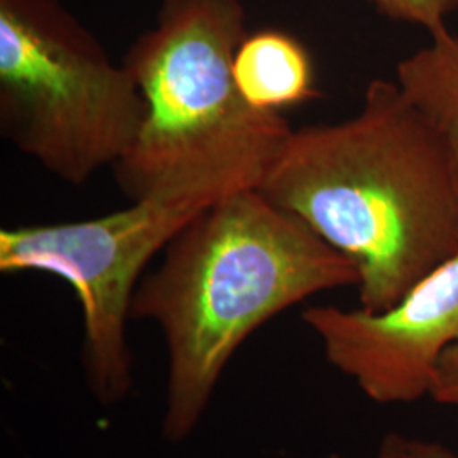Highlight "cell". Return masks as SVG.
Wrapping results in <instances>:
<instances>
[{
	"mask_svg": "<svg viewBox=\"0 0 458 458\" xmlns=\"http://www.w3.org/2000/svg\"><path fill=\"white\" fill-rule=\"evenodd\" d=\"M257 189L355 265L365 311L458 253L457 168L395 81L369 83L342 123L293 130Z\"/></svg>",
	"mask_w": 458,
	"mask_h": 458,
	"instance_id": "obj_1",
	"label": "cell"
},
{
	"mask_svg": "<svg viewBox=\"0 0 458 458\" xmlns=\"http://www.w3.org/2000/svg\"><path fill=\"white\" fill-rule=\"evenodd\" d=\"M143 276L131 319L160 327L166 348L162 433L187 440L240 346L312 295L359 284L355 265L257 187L199 214Z\"/></svg>",
	"mask_w": 458,
	"mask_h": 458,
	"instance_id": "obj_2",
	"label": "cell"
},
{
	"mask_svg": "<svg viewBox=\"0 0 458 458\" xmlns=\"http://www.w3.org/2000/svg\"><path fill=\"white\" fill-rule=\"evenodd\" d=\"M246 34L242 0H164L155 26L128 49L123 64L147 117L113 170L131 200L200 166L272 164L293 128L280 113L251 107L238 90L233 66Z\"/></svg>",
	"mask_w": 458,
	"mask_h": 458,
	"instance_id": "obj_3",
	"label": "cell"
},
{
	"mask_svg": "<svg viewBox=\"0 0 458 458\" xmlns=\"http://www.w3.org/2000/svg\"><path fill=\"white\" fill-rule=\"evenodd\" d=\"M268 164L231 160L182 172L131 206L94 219L0 229V272L65 280L82 310V367L102 406L132 391L128 344L134 291L158 251L223 197L257 187Z\"/></svg>",
	"mask_w": 458,
	"mask_h": 458,
	"instance_id": "obj_4",
	"label": "cell"
},
{
	"mask_svg": "<svg viewBox=\"0 0 458 458\" xmlns=\"http://www.w3.org/2000/svg\"><path fill=\"white\" fill-rule=\"evenodd\" d=\"M147 102L128 66L58 0H0V134L83 185L138 140Z\"/></svg>",
	"mask_w": 458,
	"mask_h": 458,
	"instance_id": "obj_5",
	"label": "cell"
},
{
	"mask_svg": "<svg viewBox=\"0 0 458 458\" xmlns=\"http://www.w3.org/2000/svg\"><path fill=\"white\" fill-rule=\"evenodd\" d=\"M302 321L370 401L411 404L428 395L440 357L458 344V253L386 311L314 306Z\"/></svg>",
	"mask_w": 458,
	"mask_h": 458,
	"instance_id": "obj_6",
	"label": "cell"
},
{
	"mask_svg": "<svg viewBox=\"0 0 458 458\" xmlns=\"http://www.w3.org/2000/svg\"><path fill=\"white\" fill-rule=\"evenodd\" d=\"M233 70L242 98L259 111L280 113L318 96L308 49L284 31L246 34Z\"/></svg>",
	"mask_w": 458,
	"mask_h": 458,
	"instance_id": "obj_7",
	"label": "cell"
},
{
	"mask_svg": "<svg viewBox=\"0 0 458 458\" xmlns=\"http://www.w3.org/2000/svg\"><path fill=\"white\" fill-rule=\"evenodd\" d=\"M395 68V82L440 134L458 172V36L448 28Z\"/></svg>",
	"mask_w": 458,
	"mask_h": 458,
	"instance_id": "obj_8",
	"label": "cell"
},
{
	"mask_svg": "<svg viewBox=\"0 0 458 458\" xmlns=\"http://www.w3.org/2000/svg\"><path fill=\"white\" fill-rule=\"evenodd\" d=\"M382 16L425 28L429 36L446 30V17L457 11V0H367Z\"/></svg>",
	"mask_w": 458,
	"mask_h": 458,
	"instance_id": "obj_9",
	"label": "cell"
},
{
	"mask_svg": "<svg viewBox=\"0 0 458 458\" xmlns=\"http://www.w3.org/2000/svg\"><path fill=\"white\" fill-rule=\"evenodd\" d=\"M374 458H458V454L443 443L412 438L393 431L378 443Z\"/></svg>",
	"mask_w": 458,
	"mask_h": 458,
	"instance_id": "obj_10",
	"label": "cell"
},
{
	"mask_svg": "<svg viewBox=\"0 0 458 458\" xmlns=\"http://www.w3.org/2000/svg\"><path fill=\"white\" fill-rule=\"evenodd\" d=\"M428 397L442 406L458 408V344L445 350L431 377Z\"/></svg>",
	"mask_w": 458,
	"mask_h": 458,
	"instance_id": "obj_11",
	"label": "cell"
},
{
	"mask_svg": "<svg viewBox=\"0 0 458 458\" xmlns=\"http://www.w3.org/2000/svg\"><path fill=\"white\" fill-rule=\"evenodd\" d=\"M457 7H458V0H457Z\"/></svg>",
	"mask_w": 458,
	"mask_h": 458,
	"instance_id": "obj_12",
	"label": "cell"
}]
</instances>
